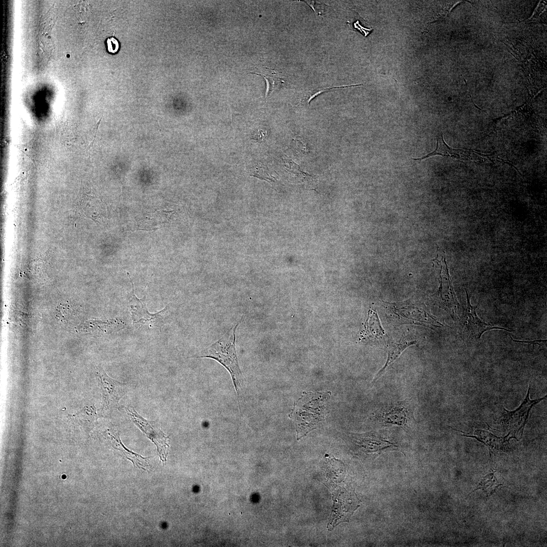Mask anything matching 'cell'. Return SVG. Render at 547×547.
Returning a JSON list of instances; mask_svg holds the SVG:
<instances>
[{"label":"cell","instance_id":"3","mask_svg":"<svg viewBox=\"0 0 547 547\" xmlns=\"http://www.w3.org/2000/svg\"><path fill=\"white\" fill-rule=\"evenodd\" d=\"M414 408L410 400L390 402L381 406L377 411L376 421L382 426H397L408 431L417 423Z\"/></svg>","mask_w":547,"mask_h":547},{"label":"cell","instance_id":"4","mask_svg":"<svg viewBox=\"0 0 547 547\" xmlns=\"http://www.w3.org/2000/svg\"><path fill=\"white\" fill-rule=\"evenodd\" d=\"M102 400L99 416L108 417L119 406L120 400L126 391V384L110 377L104 369L97 368Z\"/></svg>","mask_w":547,"mask_h":547},{"label":"cell","instance_id":"7","mask_svg":"<svg viewBox=\"0 0 547 547\" xmlns=\"http://www.w3.org/2000/svg\"><path fill=\"white\" fill-rule=\"evenodd\" d=\"M439 155L446 158L456 159L461 161L473 162L475 163H485L492 162L490 157L492 154H483L474 150L468 149L453 148L449 147L445 142L443 135L441 133L437 136L436 148L432 152L421 158L413 160L421 161L432 156Z\"/></svg>","mask_w":547,"mask_h":547},{"label":"cell","instance_id":"14","mask_svg":"<svg viewBox=\"0 0 547 547\" xmlns=\"http://www.w3.org/2000/svg\"><path fill=\"white\" fill-rule=\"evenodd\" d=\"M386 333L382 328L377 311L370 310L365 322L364 329L362 333V337L366 340L373 341H378L383 339Z\"/></svg>","mask_w":547,"mask_h":547},{"label":"cell","instance_id":"13","mask_svg":"<svg viewBox=\"0 0 547 547\" xmlns=\"http://www.w3.org/2000/svg\"><path fill=\"white\" fill-rule=\"evenodd\" d=\"M416 343V341L407 338H403L398 341L390 342L388 346V356L386 361L375 376L373 382H376L384 374L388 367L394 363L406 348L411 345H415Z\"/></svg>","mask_w":547,"mask_h":547},{"label":"cell","instance_id":"6","mask_svg":"<svg viewBox=\"0 0 547 547\" xmlns=\"http://www.w3.org/2000/svg\"><path fill=\"white\" fill-rule=\"evenodd\" d=\"M530 385L525 399L517 409L510 411L503 408L501 420L504 428L509 432L510 439L513 438L518 440L522 438L530 409L533 405L546 397L545 396L537 400H530Z\"/></svg>","mask_w":547,"mask_h":547},{"label":"cell","instance_id":"1","mask_svg":"<svg viewBox=\"0 0 547 547\" xmlns=\"http://www.w3.org/2000/svg\"><path fill=\"white\" fill-rule=\"evenodd\" d=\"M330 395L329 392H304L295 402L289 416L295 421L297 440L324 421L327 412L326 402Z\"/></svg>","mask_w":547,"mask_h":547},{"label":"cell","instance_id":"16","mask_svg":"<svg viewBox=\"0 0 547 547\" xmlns=\"http://www.w3.org/2000/svg\"><path fill=\"white\" fill-rule=\"evenodd\" d=\"M503 479L496 471H492L484 477L478 485L477 488L471 493L477 490H482L488 495L492 494L500 485H503Z\"/></svg>","mask_w":547,"mask_h":547},{"label":"cell","instance_id":"10","mask_svg":"<svg viewBox=\"0 0 547 547\" xmlns=\"http://www.w3.org/2000/svg\"><path fill=\"white\" fill-rule=\"evenodd\" d=\"M359 440V444L368 453L379 455L385 451L398 449V445L377 432L365 434Z\"/></svg>","mask_w":547,"mask_h":547},{"label":"cell","instance_id":"15","mask_svg":"<svg viewBox=\"0 0 547 547\" xmlns=\"http://www.w3.org/2000/svg\"><path fill=\"white\" fill-rule=\"evenodd\" d=\"M72 423H77L92 429L97 423L98 414L94 405L84 407L74 414L69 415L68 418Z\"/></svg>","mask_w":547,"mask_h":547},{"label":"cell","instance_id":"8","mask_svg":"<svg viewBox=\"0 0 547 547\" xmlns=\"http://www.w3.org/2000/svg\"><path fill=\"white\" fill-rule=\"evenodd\" d=\"M465 292L467 305L461 319V324L463 331L467 336L474 339H478L485 331L493 329H500L507 331H512V330L502 328L495 327L481 320L476 314L477 306L471 305L469 295L466 289Z\"/></svg>","mask_w":547,"mask_h":547},{"label":"cell","instance_id":"2","mask_svg":"<svg viewBox=\"0 0 547 547\" xmlns=\"http://www.w3.org/2000/svg\"><path fill=\"white\" fill-rule=\"evenodd\" d=\"M240 322L225 333L218 340L206 348L197 358H211L221 364L229 372L235 387L240 406V394L242 389L243 376L236 352V330Z\"/></svg>","mask_w":547,"mask_h":547},{"label":"cell","instance_id":"19","mask_svg":"<svg viewBox=\"0 0 547 547\" xmlns=\"http://www.w3.org/2000/svg\"><path fill=\"white\" fill-rule=\"evenodd\" d=\"M105 46L107 51L110 54L116 53L120 49V43L118 39L113 36L106 39Z\"/></svg>","mask_w":547,"mask_h":547},{"label":"cell","instance_id":"12","mask_svg":"<svg viewBox=\"0 0 547 547\" xmlns=\"http://www.w3.org/2000/svg\"><path fill=\"white\" fill-rule=\"evenodd\" d=\"M459 432L463 434L462 436L474 438L484 443L488 447L490 453L502 449L504 443L508 442L510 439L509 434L504 437H499L488 431L481 429L476 430L473 433Z\"/></svg>","mask_w":547,"mask_h":547},{"label":"cell","instance_id":"18","mask_svg":"<svg viewBox=\"0 0 547 547\" xmlns=\"http://www.w3.org/2000/svg\"><path fill=\"white\" fill-rule=\"evenodd\" d=\"M363 86V85L362 84H355V85H347V86H335V87H327V88H320L319 89L316 90V91H314L313 92H309L308 93V94H307L305 96L304 98L302 99V103H304V104H307H307H309V102L314 97H315L316 96H318V95H319V94H321V93H323L324 92H326V91H328L329 90H332L333 89L347 88V87H355V86Z\"/></svg>","mask_w":547,"mask_h":547},{"label":"cell","instance_id":"11","mask_svg":"<svg viewBox=\"0 0 547 547\" xmlns=\"http://www.w3.org/2000/svg\"><path fill=\"white\" fill-rule=\"evenodd\" d=\"M107 434L110 438L112 446L120 451L122 455L131 460L135 466L145 471L150 470L148 461L149 457H144L127 449L122 443L119 433L114 428L108 429Z\"/></svg>","mask_w":547,"mask_h":547},{"label":"cell","instance_id":"9","mask_svg":"<svg viewBox=\"0 0 547 547\" xmlns=\"http://www.w3.org/2000/svg\"><path fill=\"white\" fill-rule=\"evenodd\" d=\"M129 277V273L127 272ZM132 285V291L129 296V307L131 314L132 323H145L148 322H154L160 318L161 314L166 310V308L157 313H150L146 306L145 296L142 299L138 298L134 294L133 284L129 277Z\"/></svg>","mask_w":547,"mask_h":547},{"label":"cell","instance_id":"5","mask_svg":"<svg viewBox=\"0 0 547 547\" xmlns=\"http://www.w3.org/2000/svg\"><path fill=\"white\" fill-rule=\"evenodd\" d=\"M133 423L156 446L161 461H166L169 448V437L166 436L156 421H149L140 415L132 406L124 407Z\"/></svg>","mask_w":547,"mask_h":547},{"label":"cell","instance_id":"20","mask_svg":"<svg viewBox=\"0 0 547 547\" xmlns=\"http://www.w3.org/2000/svg\"><path fill=\"white\" fill-rule=\"evenodd\" d=\"M101 118H100V120H99L98 121V122H97V123L96 124V131H95V135H94V138H93V139L92 141L91 142V143H90V144H89V152H89V155H90V153H91V152H91V150H91V147H92V146H93V143H94V141H95V138H96V134H97V130H98V127H99V125H100V122H101Z\"/></svg>","mask_w":547,"mask_h":547},{"label":"cell","instance_id":"17","mask_svg":"<svg viewBox=\"0 0 547 547\" xmlns=\"http://www.w3.org/2000/svg\"><path fill=\"white\" fill-rule=\"evenodd\" d=\"M265 68L266 71L264 72H250L249 73L255 74L264 77L266 83L265 97H267L274 90L283 85L285 83V81L282 78L278 75L275 70L266 67H265Z\"/></svg>","mask_w":547,"mask_h":547}]
</instances>
